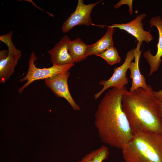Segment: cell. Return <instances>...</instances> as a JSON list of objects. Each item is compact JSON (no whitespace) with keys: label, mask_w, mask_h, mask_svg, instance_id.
Wrapping results in <instances>:
<instances>
[{"label":"cell","mask_w":162,"mask_h":162,"mask_svg":"<svg viewBox=\"0 0 162 162\" xmlns=\"http://www.w3.org/2000/svg\"><path fill=\"white\" fill-rule=\"evenodd\" d=\"M127 90L112 87L100 101L94 114V124L100 140L122 150L133 134L122 104V95Z\"/></svg>","instance_id":"1"},{"label":"cell","mask_w":162,"mask_h":162,"mask_svg":"<svg viewBox=\"0 0 162 162\" xmlns=\"http://www.w3.org/2000/svg\"><path fill=\"white\" fill-rule=\"evenodd\" d=\"M152 86L140 88L132 92L126 90L122 98V110L133 134L141 132L162 133L159 102L153 95Z\"/></svg>","instance_id":"2"},{"label":"cell","mask_w":162,"mask_h":162,"mask_svg":"<svg viewBox=\"0 0 162 162\" xmlns=\"http://www.w3.org/2000/svg\"><path fill=\"white\" fill-rule=\"evenodd\" d=\"M122 150L125 162H162V133H135Z\"/></svg>","instance_id":"3"},{"label":"cell","mask_w":162,"mask_h":162,"mask_svg":"<svg viewBox=\"0 0 162 162\" xmlns=\"http://www.w3.org/2000/svg\"><path fill=\"white\" fill-rule=\"evenodd\" d=\"M12 31L0 36V40L7 46L8 50L0 51V83H4L13 74L22 55V51L14 46L12 40Z\"/></svg>","instance_id":"4"},{"label":"cell","mask_w":162,"mask_h":162,"mask_svg":"<svg viewBox=\"0 0 162 162\" xmlns=\"http://www.w3.org/2000/svg\"><path fill=\"white\" fill-rule=\"evenodd\" d=\"M37 59L35 53L32 52L28 60L27 73L26 76L20 80V82L26 81V83L18 90V92L20 94L26 87L33 82L40 80H45L69 71L74 65V63L62 65H53L49 68H40L36 67L35 64V62Z\"/></svg>","instance_id":"5"},{"label":"cell","mask_w":162,"mask_h":162,"mask_svg":"<svg viewBox=\"0 0 162 162\" xmlns=\"http://www.w3.org/2000/svg\"><path fill=\"white\" fill-rule=\"evenodd\" d=\"M135 51L134 48L128 52L124 63L120 66L114 69V73L111 77L107 80L100 81V85L103 87L100 91L94 94L95 99H98L106 90L110 87L122 88L128 83L126 73L130 62L135 58Z\"/></svg>","instance_id":"6"},{"label":"cell","mask_w":162,"mask_h":162,"mask_svg":"<svg viewBox=\"0 0 162 162\" xmlns=\"http://www.w3.org/2000/svg\"><path fill=\"white\" fill-rule=\"evenodd\" d=\"M101 1L86 4L83 0H78L75 10L63 23L61 28L62 32L66 33L78 26H95L92 22L91 14L93 8Z\"/></svg>","instance_id":"7"},{"label":"cell","mask_w":162,"mask_h":162,"mask_svg":"<svg viewBox=\"0 0 162 162\" xmlns=\"http://www.w3.org/2000/svg\"><path fill=\"white\" fill-rule=\"evenodd\" d=\"M70 74L69 71L61 73L45 79V83L57 97L64 98L74 110L79 111L81 108L72 98L69 89L68 80Z\"/></svg>","instance_id":"8"},{"label":"cell","mask_w":162,"mask_h":162,"mask_svg":"<svg viewBox=\"0 0 162 162\" xmlns=\"http://www.w3.org/2000/svg\"><path fill=\"white\" fill-rule=\"evenodd\" d=\"M146 16V14L142 13L129 22L121 24H112V25L108 26L112 28H118L125 31L134 37L138 42L142 43L144 41L148 43L153 39V37L149 32L143 29L142 20Z\"/></svg>","instance_id":"9"},{"label":"cell","mask_w":162,"mask_h":162,"mask_svg":"<svg viewBox=\"0 0 162 162\" xmlns=\"http://www.w3.org/2000/svg\"><path fill=\"white\" fill-rule=\"evenodd\" d=\"M151 28L155 26L159 33V40L157 45V50L155 55H153L149 50L144 53L143 56L150 66L149 76L151 75L158 69L160 64L162 56V19L159 16H154L150 20Z\"/></svg>","instance_id":"10"},{"label":"cell","mask_w":162,"mask_h":162,"mask_svg":"<svg viewBox=\"0 0 162 162\" xmlns=\"http://www.w3.org/2000/svg\"><path fill=\"white\" fill-rule=\"evenodd\" d=\"M70 40L69 38L65 35L52 49L48 51L53 65H62L74 63L68 51Z\"/></svg>","instance_id":"11"},{"label":"cell","mask_w":162,"mask_h":162,"mask_svg":"<svg viewBox=\"0 0 162 162\" xmlns=\"http://www.w3.org/2000/svg\"><path fill=\"white\" fill-rule=\"evenodd\" d=\"M142 44V42H138L135 48V61L130 62L129 68L130 72V78L132 79L131 86L130 89V92L140 88L147 89L148 87V85L146 84L145 78L140 73L139 68V59L142 52L140 48Z\"/></svg>","instance_id":"12"},{"label":"cell","mask_w":162,"mask_h":162,"mask_svg":"<svg viewBox=\"0 0 162 162\" xmlns=\"http://www.w3.org/2000/svg\"><path fill=\"white\" fill-rule=\"evenodd\" d=\"M104 26H107L108 28L104 35L94 43L88 45L87 54L88 56L93 55L96 56L102 53L110 47L113 46L112 35L115 28L108 26H100L101 27Z\"/></svg>","instance_id":"13"},{"label":"cell","mask_w":162,"mask_h":162,"mask_svg":"<svg viewBox=\"0 0 162 162\" xmlns=\"http://www.w3.org/2000/svg\"><path fill=\"white\" fill-rule=\"evenodd\" d=\"M88 45L85 44L80 38L70 40L68 46L69 53L74 63H77L86 59Z\"/></svg>","instance_id":"14"},{"label":"cell","mask_w":162,"mask_h":162,"mask_svg":"<svg viewBox=\"0 0 162 162\" xmlns=\"http://www.w3.org/2000/svg\"><path fill=\"white\" fill-rule=\"evenodd\" d=\"M109 155L108 147L102 145L99 148L92 151L82 159L83 162H102L108 159Z\"/></svg>","instance_id":"15"},{"label":"cell","mask_w":162,"mask_h":162,"mask_svg":"<svg viewBox=\"0 0 162 162\" xmlns=\"http://www.w3.org/2000/svg\"><path fill=\"white\" fill-rule=\"evenodd\" d=\"M96 56L102 58L110 65L118 63L121 60L116 48L113 46L110 47L102 53Z\"/></svg>","instance_id":"16"},{"label":"cell","mask_w":162,"mask_h":162,"mask_svg":"<svg viewBox=\"0 0 162 162\" xmlns=\"http://www.w3.org/2000/svg\"><path fill=\"white\" fill-rule=\"evenodd\" d=\"M132 0H120L116 4L114 7L115 8L117 9L118 8L122 5L123 4H127L129 7V11L130 14H131L133 13V11L132 9Z\"/></svg>","instance_id":"17"},{"label":"cell","mask_w":162,"mask_h":162,"mask_svg":"<svg viewBox=\"0 0 162 162\" xmlns=\"http://www.w3.org/2000/svg\"><path fill=\"white\" fill-rule=\"evenodd\" d=\"M153 96L159 102H162V89L158 91H153Z\"/></svg>","instance_id":"18"},{"label":"cell","mask_w":162,"mask_h":162,"mask_svg":"<svg viewBox=\"0 0 162 162\" xmlns=\"http://www.w3.org/2000/svg\"><path fill=\"white\" fill-rule=\"evenodd\" d=\"M159 105L160 118L161 123L162 124V102H159Z\"/></svg>","instance_id":"19"},{"label":"cell","mask_w":162,"mask_h":162,"mask_svg":"<svg viewBox=\"0 0 162 162\" xmlns=\"http://www.w3.org/2000/svg\"><path fill=\"white\" fill-rule=\"evenodd\" d=\"M77 162H83L81 160H80L77 161Z\"/></svg>","instance_id":"20"}]
</instances>
